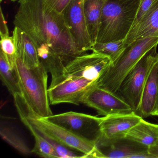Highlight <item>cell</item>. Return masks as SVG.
I'll list each match as a JSON object with an SVG mask.
<instances>
[{"mask_svg": "<svg viewBox=\"0 0 158 158\" xmlns=\"http://www.w3.org/2000/svg\"><path fill=\"white\" fill-rule=\"evenodd\" d=\"M19 2L14 24L29 36L41 63L57 57L65 67L83 54L77 47L63 13L45 7L41 0H21Z\"/></svg>", "mask_w": 158, "mask_h": 158, "instance_id": "1", "label": "cell"}, {"mask_svg": "<svg viewBox=\"0 0 158 158\" xmlns=\"http://www.w3.org/2000/svg\"><path fill=\"white\" fill-rule=\"evenodd\" d=\"M140 0H106L97 42L125 40L133 26Z\"/></svg>", "mask_w": 158, "mask_h": 158, "instance_id": "2", "label": "cell"}, {"mask_svg": "<svg viewBox=\"0 0 158 158\" xmlns=\"http://www.w3.org/2000/svg\"><path fill=\"white\" fill-rule=\"evenodd\" d=\"M14 69L22 94L29 108L40 117L51 116L48 93V71L40 63L35 68H28L16 54Z\"/></svg>", "mask_w": 158, "mask_h": 158, "instance_id": "3", "label": "cell"}, {"mask_svg": "<svg viewBox=\"0 0 158 158\" xmlns=\"http://www.w3.org/2000/svg\"><path fill=\"white\" fill-rule=\"evenodd\" d=\"M158 44V37H156L131 42L111 63L96 85L115 94L128 72L149 50Z\"/></svg>", "mask_w": 158, "mask_h": 158, "instance_id": "4", "label": "cell"}, {"mask_svg": "<svg viewBox=\"0 0 158 158\" xmlns=\"http://www.w3.org/2000/svg\"><path fill=\"white\" fill-rule=\"evenodd\" d=\"M19 115L25 116L31 124L63 145L83 153L85 158H101L95 143L86 140L64 127L35 114L24 100L15 101Z\"/></svg>", "mask_w": 158, "mask_h": 158, "instance_id": "5", "label": "cell"}, {"mask_svg": "<svg viewBox=\"0 0 158 158\" xmlns=\"http://www.w3.org/2000/svg\"><path fill=\"white\" fill-rule=\"evenodd\" d=\"M157 46L149 50L128 72L115 93L130 106L135 113L139 109L143 88L149 73L158 61Z\"/></svg>", "mask_w": 158, "mask_h": 158, "instance_id": "6", "label": "cell"}, {"mask_svg": "<svg viewBox=\"0 0 158 158\" xmlns=\"http://www.w3.org/2000/svg\"><path fill=\"white\" fill-rule=\"evenodd\" d=\"M97 83L81 77L63 74L52 79L48 89L50 103H68L79 105L88 91Z\"/></svg>", "mask_w": 158, "mask_h": 158, "instance_id": "7", "label": "cell"}, {"mask_svg": "<svg viewBox=\"0 0 158 158\" xmlns=\"http://www.w3.org/2000/svg\"><path fill=\"white\" fill-rule=\"evenodd\" d=\"M82 138L97 143L102 136V117L70 111L44 117Z\"/></svg>", "mask_w": 158, "mask_h": 158, "instance_id": "8", "label": "cell"}, {"mask_svg": "<svg viewBox=\"0 0 158 158\" xmlns=\"http://www.w3.org/2000/svg\"><path fill=\"white\" fill-rule=\"evenodd\" d=\"M96 145L101 158H153L148 146L127 136L107 138L102 136Z\"/></svg>", "mask_w": 158, "mask_h": 158, "instance_id": "9", "label": "cell"}, {"mask_svg": "<svg viewBox=\"0 0 158 158\" xmlns=\"http://www.w3.org/2000/svg\"><path fill=\"white\" fill-rule=\"evenodd\" d=\"M110 58L97 52L76 57L64 68L63 74L85 78L97 83L111 64Z\"/></svg>", "mask_w": 158, "mask_h": 158, "instance_id": "10", "label": "cell"}, {"mask_svg": "<svg viewBox=\"0 0 158 158\" xmlns=\"http://www.w3.org/2000/svg\"><path fill=\"white\" fill-rule=\"evenodd\" d=\"M85 0H72L63 12L77 47L83 54L92 50L93 47L85 17Z\"/></svg>", "mask_w": 158, "mask_h": 158, "instance_id": "11", "label": "cell"}, {"mask_svg": "<svg viewBox=\"0 0 158 158\" xmlns=\"http://www.w3.org/2000/svg\"><path fill=\"white\" fill-rule=\"evenodd\" d=\"M82 103L104 116L134 112L130 106L116 94L97 85L88 91Z\"/></svg>", "mask_w": 158, "mask_h": 158, "instance_id": "12", "label": "cell"}, {"mask_svg": "<svg viewBox=\"0 0 158 158\" xmlns=\"http://www.w3.org/2000/svg\"><path fill=\"white\" fill-rule=\"evenodd\" d=\"M141 119L135 112L102 117L100 123L102 136L107 138L126 136L130 129Z\"/></svg>", "mask_w": 158, "mask_h": 158, "instance_id": "13", "label": "cell"}, {"mask_svg": "<svg viewBox=\"0 0 158 158\" xmlns=\"http://www.w3.org/2000/svg\"><path fill=\"white\" fill-rule=\"evenodd\" d=\"M153 37H158V0H154L144 16L132 27L124 41L127 45L135 40Z\"/></svg>", "mask_w": 158, "mask_h": 158, "instance_id": "14", "label": "cell"}, {"mask_svg": "<svg viewBox=\"0 0 158 158\" xmlns=\"http://www.w3.org/2000/svg\"><path fill=\"white\" fill-rule=\"evenodd\" d=\"M158 95V61L152 68L146 80L139 109L136 114L142 119L152 115Z\"/></svg>", "mask_w": 158, "mask_h": 158, "instance_id": "15", "label": "cell"}, {"mask_svg": "<svg viewBox=\"0 0 158 158\" xmlns=\"http://www.w3.org/2000/svg\"><path fill=\"white\" fill-rule=\"evenodd\" d=\"M13 37L16 54L28 68H35L40 64L36 48L29 36L19 27H15Z\"/></svg>", "mask_w": 158, "mask_h": 158, "instance_id": "16", "label": "cell"}, {"mask_svg": "<svg viewBox=\"0 0 158 158\" xmlns=\"http://www.w3.org/2000/svg\"><path fill=\"white\" fill-rule=\"evenodd\" d=\"M106 0H85L84 12L89 33L93 45L97 42L102 8Z\"/></svg>", "mask_w": 158, "mask_h": 158, "instance_id": "17", "label": "cell"}, {"mask_svg": "<svg viewBox=\"0 0 158 158\" xmlns=\"http://www.w3.org/2000/svg\"><path fill=\"white\" fill-rule=\"evenodd\" d=\"M126 136L148 147L158 139V125L142 118L130 129Z\"/></svg>", "mask_w": 158, "mask_h": 158, "instance_id": "18", "label": "cell"}, {"mask_svg": "<svg viewBox=\"0 0 158 158\" xmlns=\"http://www.w3.org/2000/svg\"><path fill=\"white\" fill-rule=\"evenodd\" d=\"M20 116L23 123L31 131L35 138V146L31 150L32 153L43 158H60L53 147L40 134L28 119L24 115H20Z\"/></svg>", "mask_w": 158, "mask_h": 158, "instance_id": "19", "label": "cell"}, {"mask_svg": "<svg viewBox=\"0 0 158 158\" xmlns=\"http://www.w3.org/2000/svg\"><path fill=\"white\" fill-rule=\"evenodd\" d=\"M0 75L3 85L13 97L22 94L15 70L10 65L6 57L1 51L0 52Z\"/></svg>", "mask_w": 158, "mask_h": 158, "instance_id": "20", "label": "cell"}, {"mask_svg": "<svg viewBox=\"0 0 158 158\" xmlns=\"http://www.w3.org/2000/svg\"><path fill=\"white\" fill-rule=\"evenodd\" d=\"M127 46L124 40L105 43L96 42L93 45L91 51L107 56L112 63L120 56Z\"/></svg>", "mask_w": 158, "mask_h": 158, "instance_id": "21", "label": "cell"}, {"mask_svg": "<svg viewBox=\"0 0 158 158\" xmlns=\"http://www.w3.org/2000/svg\"><path fill=\"white\" fill-rule=\"evenodd\" d=\"M0 134L3 139L21 153L25 155L32 153L25 141L10 128L1 127Z\"/></svg>", "mask_w": 158, "mask_h": 158, "instance_id": "22", "label": "cell"}, {"mask_svg": "<svg viewBox=\"0 0 158 158\" xmlns=\"http://www.w3.org/2000/svg\"><path fill=\"white\" fill-rule=\"evenodd\" d=\"M40 134L53 147L60 158H85L83 153L68 148L57 141L40 129L35 127Z\"/></svg>", "mask_w": 158, "mask_h": 158, "instance_id": "23", "label": "cell"}, {"mask_svg": "<svg viewBox=\"0 0 158 158\" xmlns=\"http://www.w3.org/2000/svg\"><path fill=\"white\" fill-rule=\"evenodd\" d=\"M1 51L6 57L9 64L14 68L16 59V52L13 37L8 35H1Z\"/></svg>", "mask_w": 158, "mask_h": 158, "instance_id": "24", "label": "cell"}, {"mask_svg": "<svg viewBox=\"0 0 158 158\" xmlns=\"http://www.w3.org/2000/svg\"><path fill=\"white\" fill-rule=\"evenodd\" d=\"M43 5L60 13H63L72 0H41Z\"/></svg>", "mask_w": 158, "mask_h": 158, "instance_id": "25", "label": "cell"}, {"mask_svg": "<svg viewBox=\"0 0 158 158\" xmlns=\"http://www.w3.org/2000/svg\"><path fill=\"white\" fill-rule=\"evenodd\" d=\"M154 0H140V4L134 25L136 24L144 16L148 10L153 3Z\"/></svg>", "mask_w": 158, "mask_h": 158, "instance_id": "26", "label": "cell"}, {"mask_svg": "<svg viewBox=\"0 0 158 158\" xmlns=\"http://www.w3.org/2000/svg\"><path fill=\"white\" fill-rule=\"evenodd\" d=\"M0 35H9V29L7 26V23L5 21L2 13V10L1 9V25H0Z\"/></svg>", "mask_w": 158, "mask_h": 158, "instance_id": "27", "label": "cell"}, {"mask_svg": "<svg viewBox=\"0 0 158 158\" xmlns=\"http://www.w3.org/2000/svg\"><path fill=\"white\" fill-rule=\"evenodd\" d=\"M148 152L152 158H158V139L148 147Z\"/></svg>", "mask_w": 158, "mask_h": 158, "instance_id": "28", "label": "cell"}, {"mask_svg": "<svg viewBox=\"0 0 158 158\" xmlns=\"http://www.w3.org/2000/svg\"><path fill=\"white\" fill-rule=\"evenodd\" d=\"M152 115H155V116H158V99H157V103H156V107H155V110H154V112H153Z\"/></svg>", "mask_w": 158, "mask_h": 158, "instance_id": "29", "label": "cell"}, {"mask_svg": "<svg viewBox=\"0 0 158 158\" xmlns=\"http://www.w3.org/2000/svg\"><path fill=\"white\" fill-rule=\"evenodd\" d=\"M12 2H15L17 1H21V0H11Z\"/></svg>", "mask_w": 158, "mask_h": 158, "instance_id": "30", "label": "cell"}, {"mask_svg": "<svg viewBox=\"0 0 158 158\" xmlns=\"http://www.w3.org/2000/svg\"><path fill=\"white\" fill-rule=\"evenodd\" d=\"M2 0H0V2H2Z\"/></svg>", "mask_w": 158, "mask_h": 158, "instance_id": "31", "label": "cell"}]
</instances>
